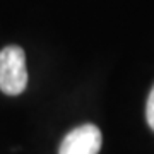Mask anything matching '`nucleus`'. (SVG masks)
Returning <instances> with one entry per match:
<instances>
[{"mask_svg":"<svg viewBox=\"0 0 154 154\" xmlns=\"http://www.w3.org/2000/svg\"><path fill=\"white\" fill-rule=\"evenodd\" d=\"M101 130L93 123L74 128L63 137L58 154H98L101 149Z\"/></svg>","mask_w":154,"mask_h":154,"instance_id":"obj_2","label":"nucleus"},{"mask_svg":"<svg viewBox=\"0 0 154 154\" xmlns=\"http://www.w3.org/2000/svg\"><path fill=\"white\" fill-rule=\"evenodd\" d=\"M26 86V53L21 46L9 45L0 51V91L7 96H17Z\"/></svg>","mask_w":154,"mask_h":154,"instance_id":"obj_1","label":"nucleus"},{"mask_svg":"<svg viewBox=\"0 0 154 154\" xmlns=\"http://www.w3.org/2000/svg\"><path fill=\"white\" fill-rule=\"evenodd\" d=\"M146 118H147L149 127L154 130V86L151 89V93H149L147 105H146Z\"/></svg>","mask_w":154,"mask_h":154,"instance_id":"obj_3","label":"nucleus"}]
</instances>
